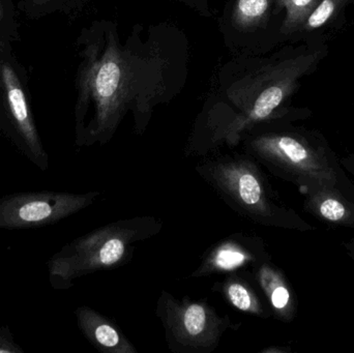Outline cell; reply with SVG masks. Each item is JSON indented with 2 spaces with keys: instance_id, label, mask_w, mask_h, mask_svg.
<instances>
[{
  "instance_id": "cell-2",
  "label": "cell",
  "mask_w": 354,
  "mask_h": 353,
  "mask_svg": "<svg viewBox=\"0 0 354 353\" xmlns=\"http://www.w3.org/2000/svg\"><path fill=\"white\" fill-rule=\"evenodd\" d=\"M322 53L304 54L264 66L230 87L227 95L239 109L233 132L270 120L291 97L299 80L320 59Z\"/></svg>"
},
{
  "instance_id": "cell-8",
  "label": "cell",
  "mask_w": 354,
  "mask_h": 353,
  "mask_svg": "<svg viewBox=\"0 0 354 353\" xmlns=\"http://www.w3.org/2000/svg\"><path fill=\"white\" fill-rule=\"evenodd\" d=\"M279 6L285 10L282 31L284 35H290L295 31L303 30L312 12L319 4L320 0H277Z\"/></svg>"
},
{
  "instance_id": "cell-10",
  "label": "cell",
  "mask_w": 354,
  "mask_h": 353,
  "mask_svg": "<svg viewBox=\"0 0 354 353\" xmlns=\"http://www.w3.org/2000/svg\"><path fill=\"white\" fill-rule=\"evenodd\" d=\"M346 0H320L304 26V30H315L332 21L340 12Z\"/></svg>"
},
{
  "instance_id": "cell-18",
  "label": "cell",
  "mask_w": 354,
  "mask_h": 353,
  "mask_svg": "<svg viewBox=\"0 0 354 353\" xmlns=\"http://www.w3.org/2000/svg\"><path fill=\"white\" fill-rule=\"evenodd\" d=\"M347 252L349 253L351 257L354 259V240H351V242H347L346 244Z\"/></svg>"
},
{
  "instance_id": "cell-9",
  "label": "cell",
  "mask_w": 354,
  "mask_h": 353,
  "mask_svg": "<svg viewBox=\"0 0 354 353\" xmlns=\"http://www.w3.org/2000/svg\"><path fill=\"white\" fill-rule=\"evenodd\" d=\"M19 41L18 10L12 0H0V50L14 48Z\"/></svg>"
},
{
  "instance_id": "cell-5",
  "label": "cell",
  "mask_w": 354,
  "mask_h": 353,
  "mask_svg": "<svg viewBox=\"0 0 354 353\" xmlns=\"http://www.w3.org/2000/svg\"><path fill=\"white\" fill-rule=\"evenodd\" d=\"M91 195L20 192L0 198V229H35L58 223L88 204Z\"/></svg>"
},
{
  "instance_id": "cell-14",
  "label": "cell",
  "mask_w": 354,
  "mask_h": 353,
  "mask_svg": "<svg viewBox=\"0 0 354 353\" xmlns=\"http://www.w3.org/2000/svg\"><path fill=\"white\" fill-rule=\"evenodd\" d=\"M228 294L232 304L239 310L249 311L251 309V296L243 286L233 284L229 287Z\"/></svg>"
},
{
  "instance_id": "cell-4",
  "label": "cell",
  "mask_w": 354,
  "mask_h": 353,
  "mask_svg": "<svg viewBox=\"0 0 354 353\" xmlns=\"http://www.w3.org/2000/svg\"><path fill=\"white\" fill-rule=\"evenodd\" d=\"M257 149L306 190L335 188L340 184V169L322 147L290 135H270L256 141Z\"/></svg>"
},
{
  "instance_id": "cell-17",
  "label": "cell",
  "mask_w": 354,
  "mask_h": 353,
  "mask_svg": "<svg viewBox=\"0 0 354 353\" xmlns=\"http://www.w3.org/2000/svg\"><path fill=\"white\" fill-rule=\"evenodd\" d=\"M24 350L17 343L10 327L0 323V353H23Z\"/></svg>"
},
{
  "instance_id": "cell-1",
  "label": "cell",
  "mask_w": 354,
  "mask_h": 353,
  "mask_svg": "<svg viewBox=\"0 0 354 353\" xmlns=\"http://www.w3.org/2000/svg\"><path fill=\"white\" fill-rule=\"evenodd\" d=\"M129 80L128 66L112 37L104 51L97 44H89L77 74V124L93 109V126H107L128 97Z\"/></svg>"
},
{
  "instance_id": "cell-12",
  "label": "cell",
  "mask_w": 354,
  "mask_h": 353,
  "mask_svg": "<svg viewBox=\"0 0 354 353\" xmlns=\"http://www.w3.org/2000/svg\"><path fill=\"white\" fill-rule=\"evenodd\" d=\"M59 0H21L18 8L31 20L44 18L55 10Z\"/></svg>"
},
{
  "instance_id": "cell-16",
  "label": "cell",
  "mask_w": 354,
  "mask_h": 353,
  "mask_svg": "<svg viewBox=\"0 0 354 353\" xmlns=\"http://www.w3.org/2000/svg\"><path fill=\"white\" fill-rule=\"evenodd\" d=\"M270 300L272 306L279 311L285 310L290 305V292L286 286L280 282H277L274 288L270 290Z\"/></svg>"
},
{
  "instance_id": "cell-7",
  "label": "cell",
  "mask_w": 354,
  "mask_h": 353,
  "mask_svg": "<svg viewBox=\"0 0 354 353\" xmlns=\"http://www.w3.org/2000/svg\"><path fill=\"white\" fill-rule=\"evenodd\" d=\"M270 8V0H236L233 8V25L239 30H254L266 22Z\"/></svg>"
},
{
  "instance_id": "cell-3",
  "label": "cell",
  "mask_w": 354,
  "mask_h": 353,
  "mask_svg": "<svg viewBox=\"0 0 354 353\" xmlns=\"http://www.w3.org/2000/svg\"><path fill=\"white\" fill-rule=\"evenodd\" d=\"M0 133L37 169H49V155L35 124L28 75L14 48L0 50Z\"/></svg>"
},
{
  "instance_id": "cell-11",
  "label": "cell",
  "mask_w": 354,
  "mask_h": 353,
  "mask_svg": "<svg viewBox=\"0 0 354 353\" xmlns=\"http://www.w3.org/2000/svg\"><path fill=\"white\" fill-rule=\"evenodd\" d=\"M237 193L245 204L266 207L261 184L253 174L245 172L239 175L237 180Z\"/></svg>"
},
{
  "instance_id": "cell-15",
  "label": "cell",
  "mask_w": 354,
  "mask_h": 353,
  "mask_svg": "<svg viewBox=\"0 0 354 353\" xmlns=\"http://www.w3.org/2000/svg\"><path fill=\"white\" fill-rule=\"evenodd\" d=\"M245 261V256L236 251L224 249L216 255V263L220 269H232Z\"/></svg>"
},
{
  "instance_id": "cell-13",
  "label": "cell",
  "mask_w": 354,
  "mask_h": 353,
  "mask_svg": "<svg viewBox=\"0 0 354 353\" xmlns=\"http://www.w3.org/2000/svg\"><path fill=\"white\" fill-rule=\"evenodd\" d=\"M205 311L200 305H191L185 310L183 323L189 335L197 336L201 334L205 327Z\"/></svg>"
},
{
  "instance_id": "cell-19",
  "label": "cell",
  "mask_w": 354,
  "mask_h": 353,
  "mask_svg": "<svg viewBox=\"0 0 354 353\" xmlns=\"http://www.w3.org/2000/svg\"><path fill=\"white\" fill-rule=\"evenodd\" d=\"M344 165L346 166L347 169H348L351 173L354 176V159H349L348 163L345 162Z\"/></svg>"
},
{
  "instance_id": "cell-6",
  "label": "cell",
  "mask_w": 354,
  "mask_h": 353,
  "mask_svg": "<svg viewBox=\"0 0 354 353\" xmlns=\"http://www.w3.org/2000/svg\"><path fill=\"white\" fill-rule=\"evenodd\" d=\"M307 204L312 213L330 223L354 228V203L343 195L339 187L308 191Z\"/></svg>"
}]
</instances>
